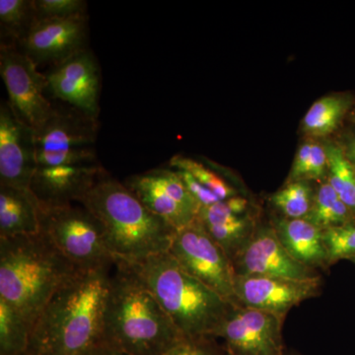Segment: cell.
Here are the masks:
<instances>
[{
	"mask_svg": "<svg viewBox=\"0 0 355 355\" xmlns=\"http://www.w3.org/2000/svg\"><path fill=\"white\" fill-rule=\"evenodd\" d=\"M111 268L80 270L51 296L26 355H89L104 345Z\"/></svg>",
	"mask_w": 355,
	"mask_h": 355,
	"instance_id": "6da1fadb",
	"label": "cell"
},
{
	"mask_svg": "<svg viewBox=\"0 0 355 355\" xmlns=\"http://www.w3.org/2000/svg\"><path fill=\"white\" fill-rule=\"evenodd\" d=\"M104 318V345L125 355H162L184 338L137 272L116 261Z\"/></svg>",
	"mask_w": 355,
	"mask_h": 355,
	"instance_id": "7a4b0ae2",
	"label": "cell"
},
{
	"mask_svg": "<svg viewBox=\"0 0 355 355\" xmlns=\"http://www.w3.org/2000/svg\"><path fill=\"white\" fill-rule=\"evenodd\" d=\"M78 203L101 223L116 261L139 263L169 252L176 229L108 173Z\"/></svg>",
	"mask_w": 355,
	"mask_h": 355,
	"instance_id": "3957f363",
	"label": "cell"
},
{
	"mask_svg": "<svg viewBox=\"0 0 355 355\" xmlns=\"http://www.w3.org/2000/svg\"><path fill=\"white\" fill-rule=\"evenodd\" d=\"M78 270L42 233L0 238V298L32 329L51 296Z\"/></svg>",
	"mask_w": 355,
	"mask_h": 355,
	"instance_id": "277c9868",
	"label": "cell"
},
{
	"mask_svg": "<svg viewBox=\"0 0 355 355\" xmlns=\"http://www.w3.org/2000/svg\"><path fill=\"white\" fill-rule=\"evenodd\" d=\"M128 265L144 280L184 338H214L235 306L184 272L169 253Z\"/></svg>",
	"mask_w": 355,
	"mask_h": 355,
	"instance_id": "5b68a950",
	"label": "cell"
},
{
	"mask_svg": "<svg viewBox=\"0 0 355 355\" xmlns=\"http://www.w3.org/2000/svg\"><path fill=\"white\" fill-rule=\"evenodd\" d=\"M41 233L78 270L112 268L116 260L99 220L78 205H40Z\"/></svg>",
	"mask_w": 355,
	"mask_h": 355,
	"instance_id": "8992f818",
	"label": "cell"
},
{
	"mask_svg": "<svg viewBox=\"0 0 355 355\" xmlns=\"http://www.w3.org/2000/svg\"><path fill=\"white\" fill-rule=\"evenodd\" d=\"M98 121L69 106L53 105L48 120L36 132L38 167L98 164Z\"/></svg>",
	"mask_w": 355,
	"mask_h": 355,
	"instance_id": "52a82bcc",
	"label": "cell"
},
{
	"mask_svg": "<svg viewBox=\"0 0 355 355\" xmlns=\"http://www.w3.org/2000/svg\"><path fill=\"white\" fill-rule=\"evenodd\" d=\"M168 253L184 272L237 305L232 261L198 219L176 230Z\"/></svg>",
	"mask_w": 355,
	"mask_h": 355,
	"instance_id": "ba28073f",
	"label": "cell"
},
{
	"mask_svg": "<svg viewBox=\"0 0 355 355\" xmlns=\"http://www.w3.org/2000/svg\"><path fill=\"white\" fill-rule=\"evenodd\" d=\"M0 74L14 113L35 132L48 120L53 104L46 97L44 73L13 44H0Z\"/></svg>",
	"mask_w": 355,
	"mask_h": 355,
	"instance_id": "9c48e42d",
	"label": "cell"
},
{
	"mask_svg": "<svg viewBox=\"0 0 355 355\" xmlns=\"http://www.w3.org/2000/svg\"><path fill=\"white\" fill-rule=\"evenodd\" d=\"M125 187L156 216L176 230L198 219L200 207L176 170H150L128 178Z\"/></svg>",
	"mask_w": 355,
	"mask_h": 355,
	"instance_id": "30bf717a",
	"label": "cell"
},
{
	"mask_svg": "<svg viewBox=\"0 0 355 355\" xmlns=\"http://www.w3.org/2000/svg\"><path fill=\"white\" fill-rule=\"evenodd\" d=\"M286 318L235 305L214 338L232 355H286L282 340Z\"/></svg>",
	"mask_w": 355,
	"mask_h": 355,
	"instance_id": "8fae6325",
	"label": "cell"
},
{
	"mask_svg": "<svg viewBox=\"0 0 355 355\" xmlns=\"http://www.w3.org/2000/svg\"><path fill=\"white\" fill-rule=\"evenodd\" d=\"M48 91L70 108L98 121L101 76L92 51L83 50L44 73Z\"/></svg>",
	"mask_w": 355,
	"mask_h": 355,
	"instance_id": "7c38bea8",
	"label": "cell"
},
{
	"mask_svg": "<svg viewBox=\"0 0 355 355\" xmlns=\"http://www.w3.org/2000/svg\"><path fill=\"white\" fill-rule=\"evenodd\" d=\"M87 20L86 14L36 20L17 46L38 69L41 67H57L79 51L86 50Z\"/></svg>",
	"mask_w": 355,
	"mask_h": 355,
	"instance_id": "4fadbf2b",
	"label": "cell"
},
{
	"mask_svg": "<svg viewBox=\"0 0 355 355\" xmlns=\"http://www.w3.org/2000/svg\"><path fill=\"white\" fill-rule=\"evenodd\" d=\"M236 275L282 277L298 280L321 277L298 263L279 241L270 222L261 221L253 237L232 261Z\"/></svg>",
	"mask_w": 355,
	"mask_h": 355,
	"instance_id": "5bb4252c",
	"label": "cell"
},
{
	"mask_svg": "<svg viewBox=\"0 0 355 355\" xmlns=\"http://www.w3.org/2000/svg\"><path fill=\"white\" fill-rule=\"evenodd\" d=\"M321 277L298 280L236 275V304L286 318L292 308L321 293Z\"/></svg>",
	"mask_w": 355,
	"mask_h": 355,
	"instance_id": "9a60e30c",
	"label": "cell"
},
{
	"mask_svg": "<svg viewBox=\"0 0 355 355\" xmlns=\"http://www.w3.org/2000/svg\"><path fill=\"white\" fill-rule=\"evenodd\" d=\"M37 164L36 132L16 116L8 102L0 105V184L30 190Z\"/></svg>",
	"mask_w": 355,
	"mask_h": 355,
	"instance_id": "2e32d148",
	"label": "cell"
},
{
	"mask_svg": "<svg viewBox=\"0 0 355 355\" xmlns=\"http://www.w3.org/2000/svg\"><path fill=\"white\" fill-rule=\"evenodd\" d=\"M198 220L233 261L253 237L260 209L249 196H237L200 207Z\"/></svg>",
	"mask_w": 355,
	"mask_h": 355,
	"instance_id": "e0dca14e",
	"label": "cell"
},
{
	"mask_svg": "<svg viewBox=\"0 0 355 355\" xmlns=\"http://www.w3.org/2000/svg\"><path fill=\"white\" fill-rule=\"evenodd\" d=\"M106 174L100 163L38 167L33 176L30 191L42 207L78 203Z\"/></svg>",
	"mask_w": 355,
	"mask_h": 355,
	"instance_id": "ac0fdd59",
	"label": "cell"
},
{
	"mask_svg": "<svg viewBox=\"0 0 355 355\" xmlns=\"http://www.w3.org/2000/svg\"><path fill=\"white\" fill-rule=\"evenodd\" d=\"M270 224L286 251L301 265L317 272L330 268L323 230L307 219H288L275 216Z\"/></svg>",
	"mask_w": 355,
	"mask_h": 355,
	"instance_id": "d6986e66",
	"label": "cell"
},
{
	"mask_svg": "<svg viewBox=\"0 0 355 355\" xmlns=\"http://www.w3.org/2000/svg\"><path fill=\"white\" fill-rule=\"evenodd\" d=\"M40 211L31 191L0 184V238L41 233Z\"/></svg>",
	"mask_w": 355,
	"mask_h": 355,
	"instance_id": "ffe728a7",
	"label": "cell"
},
{
	"mask_svg": "<svg viewBox=\"0 0 355 355\" xmlns=\"http://www.w3.org/2000/svg\"><path fill=\"white\" fill-rule=\"evenodd\" d=\"M354 105V98L345 93L324 96L313 103L301 121L307 139L324 140L336 130Z\"/></svg>",
	"mask_w": 355,
	"mask_h": 355,
	"instance_id": "44dd1931",
	"label": "cell"
},
{
	"mask_svg": "<svg viewBox=\"0 0 355 355\" xmlns=\"http://www.w3.org/2000/svg\"><path fill=\"white\" fill-rule=\"evenodd\" d=\"M169 165L177 171H186L193 175L205 188L214 193L220 200H228L237 196H249L241 183H238L232 177L222 174L218 168H210L200 161L176 155L171 158Z\"/></svg>",
	"mask_w": 355,
	"mask_h": 355,
	"instance_id": "7402d4cb",
	"label": "cell"
},
{
	"mask_svg": "<svg viewBox=\"0 0 355 355\" xmlns=\"http://www.w3.org/2000/svg\"><path fill=\"white\" fill-rule=\"evenodd\" d=\"M306 219L321 230H326L355 223V214L324 180L317 184L312 210Z\"/></svg>",
	"mask_w": 355,
	"mask_h": 355,
	"instance_id": "603a6c76",
	"label": "cell"
},
{
	"mask_svg": "<svg viewBox=\"0 0 355 355\" xmlns=\"http://www.w3.org/2000/svg\"><path fill=\"white\" fill-rule=\"evenodd\" d=\"M317 184L308 181L286 182L268 198L277 216L288 219H306L312 210Z\"/></svg>",
	"mask_w": 355,
	"mask_h": 355,
	"instance_id": "cb8c5ba5",
	"label": "cell"
},
{
	"mask_svg": "<svg viewBox=\"0 0 355 355\" xmlns=\"http://www.w3.org/2000/svg\"><path fill=\"white\" fill-rule=\"evenodd\" d=\"M328 155L323 140L307 139L298 147L286 182L319 184L328 177Z\"/></svg>",
	"mask_w": 355,
	"mask_h": 355,
	"instance_id": "d4e9b609",
	"label": "cell"
},
{
	"mask_svg": "<svg viewBox=\"0 0 355 355\" xmlns=\"http://www.w3.org/2000/svg\"><path fill=\"white\" fill-rule=\"evenodd\" d=\"M32 328L24 316L0 298V355H26Z\"/></svg>",
	"mask_w": 355,
	"mask_h": 355,
	"instance_id": "484cf974",
	"label": "cell"
},
{
	"mask_svg": "<svg viewBox=\"0 0 355 355\" xmlns=\"http://www.w3.org/2000/svg\"><path fill=\"white\" fill-rule=\"evenodd\" d=\"M328 155L327 181L355 214V170L345 156L342 144L324 139Z\"/></svg>",
	"mask_w": 355,
	"mask_h": 355,
	"instance_id": "4316f807",
	"label": "cell"
},
{
	"mask_svg": "<svg viewBox=\"0 0 355 355\" xmlns=\"http://www.w3.org/2000/svg\"><path fill=\"white\" fill-rule=\"evenodd\" d=\"M36 21L33 0H1L0 32L1 44L19 46Z\"/></svg>",
	"mask_w": 355,
	"mask_h": 355,
	"instance_id": "83f0119b",
	"label": "cell"
},
{
	"mask_svg": "<svg viewBox=\"0 0 355 355\" xmlns=\"http://www.w3.org/2000/svg\"><path fill=\"white\" fill-rule=\"evenodd\" d=\"M323 239L329 265L355 257V223L323 230Z\"/></svg>",
	"mask_w": 355,
	"mask_h": 355,
	"instance_id": "f1b7e54d",
	"label": "cell"
},
{
	"mask_svg": "<svg viewBox=\"0 0 355 355\" xmlns=\"http://www.w3.org/2000/svg\"><path fill=\"white\" fill-rule=\"evenodd\" d=\"M36 20L69 18L86 14L83 0H33Z\"/></svg>",
	"mask_w": 355,
	"mask_h": 355,
	"instance_id": "f546056e",
	"label": "cell"
},
{
	"mask_svg": "<svg viewBox=\"0 0 355 355\" xmlns=\"http://www.w3.org/2000/svg\"><path fill=\"white\" fill-rule=\"evenodd\" d=\"M225 349L212 336L184 338L162 355H225Z\"/></svg>",
	"mask_w": 355,
	"mask_h": 355,
	"instance_id": "4dcf8cb0",
	"label": "cell"
},
{
	"mask_svg": "<svg viewBox=\"0 0 355 355\" xmlns=\"http://www.w3.org/2000/svg\"><path fill=\"white\" fill-rule=\"evenodd\" d=\"M177 172L181 179L183 180L184 184H186L187 189L190 191L191 195L200 205V207H210V205L221 202L212 191L205 188L190 173L186 171Z\"/></svg>",
	"mask_w": 355,
	"mask_h": 355,
	"instance_id": "1f68e13d",
	"label": "cell"
},
{
	"mask_svg": "<svg viewBox=\"0 0 355 355\" xmlns=\"http://www.w3.org/2000/svg\"><path fill=\"white\" fill-rule=\"evenodd\" d=\"M345 156L349 159L350 164L354 166L355 170V133L349 135L345 144H342Z\"/></svg>",
	"mask_w": 355,
	"mask_h": 355,
	"instance_id": "d6a6232c",
	"label": "cell"
},
{
	"mask_svg": "<svg viewBox=\"0 0 355 355\" xmlns=\"http://www.w3.org/2000/svg\"><path fill=\"white\" fill-rule=\"evenodd\" d=\"M89 355H125L118 352V350L111 349L108 345H102L99 347H97L95 350H93Z\"/></svg>",
	"mask_w": 355,
	"mask_h": 355,
	"instance_id": "836d02e7",
	"label": "cell"
},
{
	"mask_svg": "<svg viewBox=\"0 0 355 355\" xmlns=\"http://www.w3.org/2000/svg\"><path fill=\"white\" fill-rule=\"evenodd\" d=\"M352 121H354V123H355V109H354V111L352 112Z\"/></svg>",
	"mask_w": 355,
	"mask_h": 355,
	"instance_id": "e575fe53",
	"label": "cell"
},
{
	"mask_svg": "<svg viewBox=\"0 0 355 355\" xmlns=\"http://www.w3.org/2000/svg\"><path fill=\"white\" fill-rule=\"evenodd\" d=\"M225 355H232V354H229V352H225Z\"/></svg>",
	"mask_w": 355,
	"mask_h": 355,
	"instance_id": "d590c367",
	"label": "cell"
},
{
	"mask_svg": "<svg viewBox=\"0 0 355 355\" xmlns=\"http://www.w3.org/2000/svg\"><path fill=\"white\" fill-rule=\"evenodd\" d=\"M291 355H301V354H292Z\"/></svg>",
	"mask_w": 355,
	"mask_h": 355,
	"instance_id": "8d00e7d4",
	"label": "cell"
},
{
	"mask_svg": "<svg viewBox=\"0 0 355 355\" xmlns=\"http://www.w3.org/2000/svg\"><path fill=\"white\" fill-rule=\"evenodd\" d=\"M352 260L355 261V257H354V258H352Z\"/></svg>",
	"mask_w": 355,
	"mask_h": 355,
	"instance_id": "74e56055",
	"label": "cell"
}]
</instances>
